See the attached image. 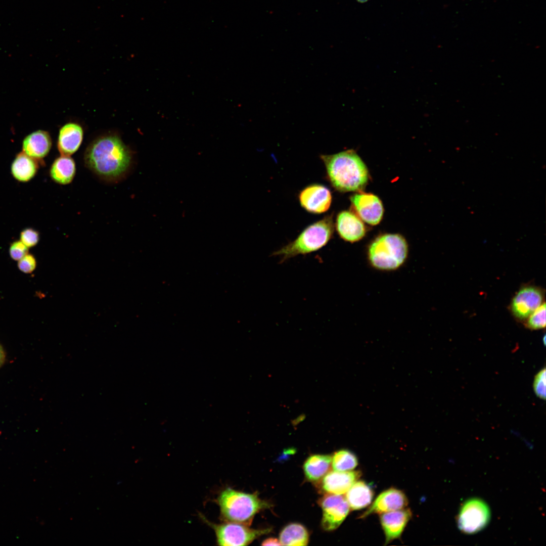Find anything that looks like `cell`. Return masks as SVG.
<instances>
[{
    "instance_id": "cell-10",
    "label": "cell",
    "mask_w": 546,
    "mask_h": 546,
    "mask_svg": "<svg viewBox=\"0 0 546 546\" xmlns=\"http://www.w3.org/2000/svg\"><path fill=\"white\" fill-rule=\"evenodd\" d=\"M358 216L370 225H377L381 220L384 208L380 199L373 194L359 193L350 197Z\"/></svg>"
},
{
    "instance_id": "cell-22",
    "label": "cell",
    "mask_w": 546,
    "mask_h": 546,
    "mask_svg": "<svg viewBox=\"0 0 546 546\" xmlns=\"http://www.w3.org/2000/svg\"><path fill=\"white\" fill-rule=\"evenodd\" d=\"M309 535L306 528L299 523H291L285 526L280 534V541L284 545H306Z\"/></svg>"
},
{
    "instance_id": "cell-25",
    "label": "cell",
    "mask_w": 546,
    "mask_h": 546,
    "mask_svg": "<svg viewBox=\"0 0 546 546\" xmlns=\"http://www.w3.org/2000/svg\"><path fill=\"white\" fill-rule=\"evenodd\" d=\"M533 389L536 395L540 398L545 399V369L540 370L535 376Z\"/></svg>"
},
{
    "instance_id": "cell-24",
    "label": "cell",
    "mask_w": 546,
    "mask_h": 546,
    "mask_svg": "<svg viewBox=\"0 0 546 546\" xmlns=\"http://www.w3.org/2000/svg\"><path fill=\"white\" fill-rule=\"evenodd\" d=\"M526 326L532 330H538L545 327V304L543 303L527 318Z\"/></svg>"
},
{
    "instance_id": "cell-14",
    "label": "cell",
    "mask_w": 546,
    "mask_h": 546,
    "mask_svg": "<svg viewBox=\"0 0 546 546\" xmlns=\"http://www.w3.org/2000/svg\"><path fill=\"white\" fill-rule=\"evenodd\" d=\"M359 471H330L321 480V489L328 493H345L360 477Z\"/></svg>"
},
{
    "instance_id": "cell-18",
    "label": "cell",
    "mask_w": 546,
    "mask_h": 546,
    "mask_svg": "<svg viewBox=\"0 0 546 546\" xmlns=\"http://www.w3.org/2000/svg\"><path fill=\"white\" fill-rule=\"evenodd\" d=\"M76 172L74 159L70 156L61 155L53 162L50 168V175L54 182L66 185L73 181Z\"/></svg>"
},
{
    "instance_id": "cell-29",
    "label": "cell",
    "mask_w": 546,
    "mask_h": 546,
    "mask_svg": "<svg viewBox=\"0 0 546 546\" xmlns=\"http://www.w3.org/2000/svg\"><path fill=\"white\" fill-rule=\"evenodd\" d=\"M261 545H281L280 540L275 538H269L262 541Z\"/></svg>"
},
{
    "instance_id": "cell-30",
    "label": "cell",
    "mask_w": 546,
    "mask_h": 546,
    "mask_svg": "<svg viewBox=\"0 0 546 546\" xmlns=\"http://www.w3.org/2000/svg\"><path fill=\"white\" fill-rule=\"evenodd\" d=\"M5 359L4 351L1 345H0V367L3 363Z\"/></svg>"
},
{
    "instance_id": "cell-26",
    "label": "cell",
    "mask_w": 546,
    "mask_h": 546,
    "mask_svg": "<svg viewBox=\"0 0 546 546\" xmlns=\"http://www.w3.org/2000/svg\"><path fill=\"white\" fill-rule=\"evenodd\" d=\"M39 239V233L33 229H26L20 234V241L28 248L35 246Z\"/></svg>"
},
{
    "instance_id": "cell-3",
    "label": "cell",
    "mask_w": 546,
    "mask_h": 546,
    "mask_svg": "<svg viewBox=\"0 0 546 546\" xmlns=\"http://www.w3.org/2000/svg\"><path fill=\"white\" fill-rule=\"evenodd\" d=\"M408 245L398 234H385L375 238L369 244L366 258L369 265L380 271H396L407 260Z\"/></svg>"
},
{
    "instance_id": "cell-31",
    "label": "cell",
    "mask_w": 546,
    "mask_h": 546,
    "mask_svg": "<svg viewBox=\"0 0 546 546\" xmlns=\"http://www.w3.org/2000/svg\"><path fill=\"white\" fill-rule=\"evenodd\" d=\"M356 1L357 2H359V3H365V2H367L368 0H356Z\"/></svg>"
},
{
    "instance_id": "cell-15",
    "label": "cell",
    "mask_w": 546,
    "mask_h": 546,
    "mask_svg": "<svg viewBox=\"0 0 546 546\" xmlns=\"http://www.w3.org/2000/svg\"><path fill=\"white\" fill-rule=\"evenodd\" d=\"M410 509H402L381 514L380 522L385 535V543L399 538L412 517Z\"/></svg>"
},
{
    "instance_id": "cell-11",
    "label": "cell",
    "mask_w": 546,
    "mask_h": 546,
    "mask_svg": "<svg viewBox=\"0 0 546 546\" xmlns=\"http://www.w3.org/2000/svg\"><path fill=\"white\" fill-rule=\"evenodd\" d=\"M301 206L309 212L320 214L330 208L332 200L331 193L326 187L313 184L304 188L299 193Z\"/></svg>"
},
{
    "instance_id": "cell-1",
    "label": "cell",
    "mask_w": 546,
    "mask_h": 546,
    "mask_svg": "<svg viewBox=\"0 0 546 546\" xmlns=\"http://www.w3.org/2000/svg\"><path fill=\"white\" fill-rule=\"evenodd\" d=\"M85 166L101 180L117 183L124 179L133 166L131 150L116 135L98 138L87 147Z\"/></svg>"
},
{
    "instance_id": "cell-16",
    "label": "cell",
    "mask_w": 546,
    "mask_h": 546,
    "mask_svg": "<svg viewBox=\"0 0 546 546\" xmlns=\"http://www.w3.org/2000/svg\"><path fill=\"white\" fill-rule=\"evenodd\" d=\"M83 137L82 127L75 123H68L60 129L57 148L61 155L71 156L79 148Z\"/></svg>"
},
{
    "instance_id": "cell-20",
    "label": "cell",
    "mask_w": 546,
    "mask_h": 546,
    "mask_svg": "<svg viewBox=\"0 0 546 546\" xmlns=\"http://www.w3.org/2000/svg\"><path fill=\"white\" fill-rule=\"evenodd\" d=\"M332 462V456L328 454H313L309 457L303 465L307 479L317 482L328 472Z\"/></svg>"
},
{
    "instance_id": "cell-6",
    "label": "cell",
    "mask_w": 546,
    "mask_h": 546,
    "mask_svg": "<svg viewBox=\"0 0 546 546\" xmlns=\"http://www.w3.org/2000/svg\"><path fill=\"white\" fill-rule=\"evenodd\" d=\"M204 521L214 530L216 542L219 545H246L270 530V529H253L249 526L233 522L214 524L206 519Z\"/></svg>"
},
{
    "instance_id": "cell-9",
    "label": "cell",
    "mask_w": 546,
    "mask_h": 546,
    "mask_svg": "<svg viewBox=\"0 0 546 546\" xmlns=\"http://www.w3.org/2000/svg\"><path fill=\"white\" fill-rule=\"evenodd\" d=\"M543 299L542 291L534 286L521 288L513 297L511 310L519 320L527 319L541 304Z\"/></svg>"
},
{
    "instance_id": "cell-5",
    "label": "cell",
    "mask_w": 546,
    "mask_h": 546,
    "mask_svg": "<svg viewBox=\"0 0 546 546\" xmlns=\"http://www.w3.org/2000/svg\"><path fill=\"white\" fill-rule=\"evenodd\" d=\"M334 233L332 215H327L304 229L293 241L274 252L271 256H280V263L299 255L317 251L325 246Z\"/></svg>"
},
{
    "instance_id": "cell-7",
    "label": "cell",
    "mask_w": 546,
    "mask_h": 546,
    "mask_svg": "<svg viewBox=\"0 0 546 546\" xmlns=\"http://www.w3.org/2000/svg\"><path fill=\"white\" fill-rule=\"evenodd\" d=\"M489 517V509L485 502L478 498L470 499L461 508L458 526L466 533H474L485 527Z\"/></svg>"
},
{
    "instance_id": "cell-27",
    "label": "cell",
    "mask_w": 546,
    "mask_h": 546,
    "mask_svg": "<svg viewBox=\"0 0 546 546\" xmlns=\"http://www.w3.org/2000/svg\"><path fill=\"white\" fill-rule=\"evenodd\" d=\"M28 248L20 240L13 242L10 246L9 253L11 258L19 260L28 254Z\"/></svg>"
},
{
    "instance_id": "cell-8",
    "label": "cell",
    "mask_w": 546,
    "mask_h": 546,
    "mask_svg": "<svg viewBox=\"0 0 546 546\" xmlns=\"http://www.w3.org/2000/svg\"><path fill=\"white\" fill-rule=\"evenodd\" d=\"M318 503L323 511L322 526L327 531L337 529L350 510L345 496L341 494H326L320 499Z\"/></svg>"
},
{
    "instance_id": "cell-21",
    "label": "cell",
    "mask_w": 546,
    "mask_h": 546,
    "mask_svg": "<svg viewBox=\"0 0 546 546\" xmlns=\"http://www.w3.org/2000/svg\"><path fill=\"white\" fill-rule=\"evenodd\" d=\"M37 161L23 152L18 154L11 166V171L14 177L21 182L30 180L34 176L38 170Z\"/></svg>"
},
{
    "instance_id": "cell-13",
    "label": "cell",
    "mask_w": 546,
    "mask_h": 546,
    "mask_svg": "<svg viewBox=\"0 0 546 546\" xmlns=\"http://www.w3.org/2000/svg\"><path fill=\"white\" fill-rule=\"evenodd\" d=\"M407 498L401 490L391 488L381 492L360 518H365L372 514H382L404 508Z\"/></svg>"
},
{
    "instance_id": "cell-19",
    "label": "cell",
    "mask_w": 546,
    "mask_h": 546,
    "mask_svg": "<svg viewBox=\"0 0 546 546\" xmlns=\"http://www.w3.org/2000/svg\"><path fill=\"white\" fill-rule=\"evenodd\" d=\"M374 496L371 487L362 481L355 482L346 492V499L350 509L357 510L370 505Z\"/></svg>"
},
{
    "instance_id": "cell-23",
    "label": "cell",
    "mask_w": 546,
    "mask_h": 546,
    "mask_svg": "<svg viewBox=\"0 0 546 546\" xmlns=\"http://www.w3.org/2000/svg\"><path fill=\"white\" fill-rule=\"evenodd\" d=\"M331 463L333 470L344 472L354 469L358 464V461L352 452L341 449L335 452L332 456Z\"/></svg>"
},
{
    "instance_id": "cell-4",
    "label": "cell",
    "mask_w": 546,
    "mask_h": 546,
    "mask_svg": "<svg viewBox=\"0 0 546 546\" xmlns=\"http://www.w3.org/2000/svg\"><path fill=\"white\" fill-rule=\"evenodd\" d=\"M217 503L222 520L249 526L258 512L270 506L257 493H247L230 487L220 492Z\"/></svg>"
},
{
    "instance_id": "cell-28",
    "label": "cell",
    "mask_w": 546,
    "mask_h": 546,
    "mask_svg": "<svg viewBox=\"0 0 546 546\" xmlns=\"http://www.w3.org/2000/svg\"><path fill=\"white\" fill-rule=\"evenodd\" d=\"M36 265L35 258L32 255L29 254L19 260L18 263L19 269L26 274L32 272L35 269Z\"/></svg>"
},
{
    "instance_id": "cell-17",
    "label": "cell",
    "mask_w": 546,
    "mask_h": 546,
    "mask_svg": "<svg viewBox=\"0 0 546 546\" xmlns=\"http://www.w3.org/2000/svg\"><path fill=\"white\" fill-rule=\"evenodd\" d=\"M52 139L46 131L38 130L28 135L22 143L23 152L28 156L40 160L49 153Z\"/></svg>"
},
{
    "instance_id": "cell-12",
    "label": "cell",
    "mask_w": 546,
    "mask_h": 546,
    "mask_svg": "<svg viewBox=\"0 0 546 546\" xmlns=\"http://www.w3.org/2000/svg\"><path fill=\"white\" fill-rule=\"evenodd\" d=\"M336 228L340 237L350 243L359 241L366 234V228L362 220L358 215L349 211H342L338 213Z\"/></svg>"
},
{
    "instance_id": "cell-2",
    "label": "cell",
    "mask_w": 546,
    "mask_h": 546,
    "mask_svg": "<svg viewBox=\"0 0 546 546\" xmlns=\"http://www.w3.org/2000/svg\"><path fill=\"white\" fill-rule=\"evenodd\" d=\"M330 183L341 192H358L367 186L368 168L356 152L347 150L332 155H321Z\"/></svg>"
}]
</instances>
